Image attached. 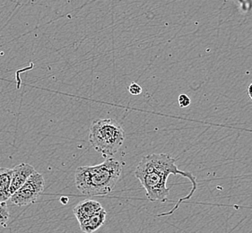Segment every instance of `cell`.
<instances>
[{
	"instance_id": "cell-1",
	"label": "cell",
	"mask_w": 252,
	"mask_h": 233,
	"mask_svg": "<svg viewBox=\"0 0 252 233\" xmlns=\"http://www.w3.org/2000/svg\"><path fill=\"white\" fill-rule=\"evenodd\" d=\"M176 161L175 158L166 153H153L143 158L135 171V176L146 189V197L151 202H165L168 200L170 188L167 187V179L170 175H181L191 181L192 189L189 194L179 199L173 210L161 215H169L176 211L179 204L191 198L197 189L196 177L192 173L181 171L177 167Z\"/></svg>"
},
{
	"instance_id": "cell-2",
	"label": "cell",
	"mask_w": 252,
	"mask_h": 233,
	"mask_svg": "<svg viewBox=\"0 0 252 233\" xmlns=\"http://www.w3.org/2000/svg\"><path fill=\"white\" fill-rule=\"evenodd\" d=\"M121 173V162L113 158H107L94 166L77 168L75 174L76 188L88 197L106 196L115 188Z\"/></svg>"
},
{
	"instance_id": "cell-3",
	"label": "cell",
	"mask_w": 252,
	"mask_h": 233,
	"mask_svg": "<svg viewBox=\"0 0 252 233\" xmlns=\"http://www.w3.org/2000/svg\"><path fill=\"white\" fill-rule=\"evenodd\" d=\"M125 140V131L119 122L112 119H96L89 130V142L97 152L110 157L116 153Z\"/></svg>"
},
{
	"instance_id": "cell-4",
	"label": "cell",
	"mask_w": 252,
	"mask_h": 233,
	"mask_svg": "<svg viewBox=\"0 0 252 233\" xmlns=\"http://www.w3.org/2000/svg\"><path fill=\"white\" fill-rule=\"evenodd\" d=\"M44 188L43 176L35 171L19 189L11 195L9 200L17 206L29 205L35 203L44 191Z\"/></svg>"
},
{
	"instance_id": "cell-5",
	"label": "cell",
	"mask_w": 252,
	"mask_h": 233,
	"mask_svg": "<svg viewBox=\"0 0 252 233\" xmlns=\"http://www.w3.org/2000/svg\"><path fill=\"white\" fill-rule=\"evenodd\" d=\"M34 172L35 169L28 163H21L13 168L11 177V194H14L17 189H19Z\"/></svg>"
},
{
	"instance_id": "cell-6",
	"label": "cell",
	"mask_w": 252,
	"mask_h": 233,
	"mask_svg": "<svg viewBox=\"0 0 252 233\" xmlns=\"http://www.w3.org/2000/svg\"><path fill=\"white\" fill-rule=\"evenodd\" d=\"M102 208L103 207L101 206V204L98 201L86 199L78 204H76L73 209V212L76 216V220L78 221V223H80L84 220L92 216L94 213L100 211Z\"/></svg>"
},
{
	"instance_id": "cell-7",
	"label": "cell",
	"mask_w": 252,
	"mask_h": 233,
	"mask_svg": "<svg viewBox=\"0 0 252 233\" xmlns=\"http://www.w3.org/2000/svg\"><path fill=\"white\" fill-rule=\"evenodd\" d=\"M107 213L104 208L94 213L92 216L84 220L79 223L82 232L86 233H93L101 228L105 223Z\"/></svg>"
},
{
	"instance_id": "cell-8",
	"label": "cell",
	"mask_w": 252,
	"mask_h": 233,
	"mask_svg": "<svg viewBox=\"0 0 252 233\" xmlns=\"http://www.w3.org/2000/svg\"><path fill=\"white\" fill-rule=\"evenodd\" d=\"M12 170L0 168V202H6L10 198Z\"/></svg>"
},
{
	"instance_id": "cell-9",
	"label": "cell",
	"mask_w": 252,
	"mask_h": 233,
	"mask_svg": "<svg viewBox=\"0 0 252 233\" xmlns=\"http://www.w3.org/2000/svg\"><path fill=\"white\" fill-rule=\"evenodd\" d=\"M10 220V214L6 202H0V227H6Z\"/></svg>"
},
{
	"instance_id": "cell-10",
	"label": "cell",
	"mask_w": 252,
	"mask_h": 233,
	"mask_svg": "<svg viewBox=\"0 0 252 233\" xmlns=\"http://www.w3.org/2000/svg\"><path fill=\"white\" fill-rule=\"evenodd\" d=\"M178 102H179V105L181 108H188V107L190 105V99L189 97L185 93H182L180 94V96L178 98Z\"/></svg>"
},
{
	"instance_id": "cell-11",
	"label": "cell",
	"mask_w": 252,
	"mask_h": 233,
	"mask_svg": "<svg viewBox=\"0 0 252 233\" xmlns=\"http://www.w3.org/2000/svg\"><path fill=\"white\" fill-rule=\"evenodd\" d=\"M128 91L132 95H139L141 94L142 87L136 83H132L131 85L128 87Z\"/></svg>"
},
{
	"instance_id": "cell-12",
	"label": "cell",
	"mask_w": 252,
	"mask_h": 233,
	"mask_svg": "<svg viewBox=\"0 0 252 233\" xmlns=\"http://www.w3.org/2000/svg\"><path fill=\"white\" fill-rule=\"evenodd\" d=\"M247 94L249 98H250V100L252 102V83H251V84L248 86Z\"/></svg>"
},
{
	"instance_id": "cell-13",
	"label": "cell",
	"mask_w": 252,
	"mask_h": 233,
	"mask_svg": "<svg viewBox=\"0 0 252 233\" xmlns=\"http://www.w3.org/2000/svg\"><path fill=\"white\" fill-rule=\"evenodd\" d=\"M61 203L63 204H66L68 203V198H66V197H62L61 198Z\"/></svg>"
}]
</instances>
